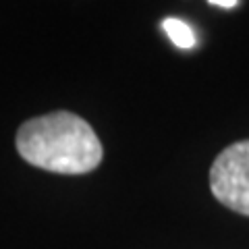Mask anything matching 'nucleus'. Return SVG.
I'll list each match as a JSON object with an SVG mask.
<instances>
[{
    "label": "nucleus",
    "instance_id": "f257e3e1",
    "mask_svg": "<svg viewBox=\"0 0 249 249\" xmlns=\"http://www.w3.org/2000/svg\"><path fill=\"white\" fill-rule=\"evenodd\" d=\"M17 150L23 160L58 175H85L102 162V143L81 116L58 110L21 124Z\"/></svg>",
    "mask_w": 249,
    "mask_h": 249
},
{
    "label": "nucleus",
    "instance_id": "f03ea898",
    "mask_svg": "<svg viewBox=\"0 0 249 249\" xmlns=\"http://www.w3.org/2000/svg\"><path fill=\"white\" fill-rule=\"evenodd\" d=\"M210 187L222 206L249 216V139L232 143L216 156Z\"/></svg>",
    "mask_w": 249,
    "mask_h": 249
},
{
    "label": "nucleus",
    "instance_id": "7ed1b4c3",
    "mask_svg": "<svg viewBox=\"0 0 249 249\" xmlns=\"http://www.w3.org/2000/svg\"><path fill=\"white\" fill-rule=\"evenodd\" d=\"M162 27H164L166 36L173 40L175 46H178V48L187 50V48H193V46H196V34H193V29L187 25L185 21L168 17V19H164V23H162Z\"/></svg>",
    "mask_w": 249,
    "mask_h": 249
},
{
    "label": "nucleus",
    "instance_id": "20e7f679",
    "mask_svg": "<svg viewBox=\"0 0 249 249\" xmlns=\"http://www.w3.org/2000/svg\"><path fill=\"white\" fill-rule=\"evenodd\" d=\"M212 6H222V9H235L237 0H210Z\"/></svg>",
    "mask_w": 249,
    "mask_h": 249
}]
</instances>
